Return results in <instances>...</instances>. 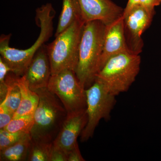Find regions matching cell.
<instances>
[{"instance_id":"obj_1","label":"cell","mask_w":161,"mask_h":161,"mask_svg":"<svg viewBox=\"0 0 161 161\" xmlns=\"http://www.w3.org/2000/svg\"><path fill=\"white\" fill-rule=\"evenodd\" d=\"M55 11L52 4L47 3L36 10V22L40 28L39 37L35 43L27 49L21 50L10 47L9 40L11 34L2 35L0 38L1 58L18 76L24 75L27 67L37 52L53 35V20Z\"/></svg>"},{"instance_id":"obj_2","label":"cell","mask_w":161,"mask_h":161,"mask_svg":"<svg viewBox=\"0 0 161 161\" xmlns=\"http://www.w3.org/2000/svg\"><path fill=\"white\" fill-rule=\"evenodd\" d=\"M106 26L99 21L86 22L84 26L75 74L86 89L93 84L99 72Z\"/></svg>"},{"instance_id":"obj_3","label":"cell","mask_w":161,"mask_h":161,"mask_svg":"<svg viewBox=\"0 0 161 161\" xmlns=\"http://www.w3.org/2000/svg\"><path fill=\"white\" fill-rule=\"evenodd\" d=\"M39 103L33 115L31 138L53 142L67 115L66 110L57 95L47 87L37 90Z\"/></svg>"},{"instance_id":"obj_4","label":"cell","mask_w":161,"mask_h":161,"mask_svg":"<svg viewBox=\"0 0 161 161\" xmlns=\"http://www.w3.org/2000/svg\"><path fill=\"white\" fill-rule=\"evenodd\" d=\"M139 55L125 52L113 56L99 71L95 79L99 80L112 95L126 92L140 70Z\"/></svg>"},{"instance_id":"obj_5","label":"cell","mask_w":161,"mask_h":161,"mask_svg":"<svg viewBox=\"0 0 161 161\" xmlns=\"http://www.w3.org/2000/svg\"><path fill=\"white\" fill-rule=\"evenodd\" d=\"M85 22L82 19L75 21L56 36L47 46L52 75L65 69L75 72L78 64L79 46Z\"/></svg>"},{"instance_id":"obj_6","label":"cell","mask_w":161,"mask_h":161,"mask_svg":"<svg viewBox=\"0 0 161 161\" xmlns=\"http://www.w3.org/2000/svg\"><path fill=\"white\" fill-rule=\"evenodd\" d=\"M87 122L80 135L82 142L94 135L95 129L102 119H110L111 112L115 103V96L112 95L99 80L86 89Z\"/></svg>"},{"instance_id":"obj_7","label":"cell","mask_w":161,"mask_h":161,"mask_svg":"<svg viewBox=\"0 0 161 161\" xmlns=\"http://www.w3.org/2000/svg\"><path fill=\"white\" fill-rule=\"evenodd\" d=\"M47 87L59 98L67 115L86 109V89L80 84L74 71L65 69L52 75Z\"/></svg>"},{"instance_id":"obj_8","label":"cell","mask_w":161,"mask_h":161,"mask_svg":"<svg viewBox=\"0 0 161 161\" xmlns=\"http://www.w3.org/2000/svg\"><path fill=\"white\" fill-rule=\"evenodd\" d=\"M154 14L155 11L139 5L123 15L126 40L132 53L140 55L142 52L144 43L142 35L150 27Z\"/></svg>"},{"instance_id":"obj_9","label":"cell","mask_w":161,"mask_h":161,"mask_svg":"<svg viewBox=\"0 0 161 161\" xmlns=\"http://www.w3.org/2000/svg\"><path fill=\"white\" fill-rule=\"evenodd\" d=\"M82 19L85 23L99 21L106 26L118 19L124 9L111 0H78Z\"/></svg>"},{"instance_id":"obj_10","label":"cell","mask_w":161,"mask_h":161,"mask_svg":"<svg viewBox=\"0 0 161 161\" xmlns=\"http://www.w3.org/2000/svg\"><path fill=\"white\" fill-rule=\"evenodd\" d=\"M87 122L86 109L67 115L60 131L53 142L54 146L68 153L78 145L77 139Z\"/></svg>"},{"instance_id":"obj_11","label":"cell","mask_w":161,"mask_h":161,"mask_svg":"<svg viewBox=\"0 0 161 161\" xmlns=\"http://www.w3.org/2000/svg\"><path fill=\"white\" fill-rule=\"evenodd\" d=\"M23 76L32 91L47 87L52 76L47 45H43L37 52Z\"/></svg>"},{"instance_id":"obj_12","label":"cell","mask_w":161,"mask_h":161,"mask_svg":"<svg viewBox=\"0 0 161 161\" xmlns=\"http://www.w3.org/2000/svg\"><path fill=\"white\" fill-rule=\"evenodd\" d=\"M125 52L131 53L126 40L122 16L111 24L106 26L103 50L99 63V72L109 59L115 55Z\"/></svg>"},{"instance_id":"obj_13","label":"cell","mask_w":161,"mask_h":161,"mask_svg":"<svg viewBox=\"0 0 161 161\" xmlns=\"http://www.w3.org/2000/svg\"><path fill=\"white\" fill-rule=\"evenodd\" d=\"M16 80L21 92V103L19 108L14 113L13 118L24 115H33L39 103V95L31 89L23 75L21 77L18 76Z\"/></svg>"},{"instance_id":"obj_14","label":"cell","mask_w":161,"mask_h":161,"mask_svg":"<svg viewBox=\"0 0 161 161\" xmlns=\"http://www.w3.org/2000/svg\"><path fill=\"white\" fill-rule=\"evenodd\" d=\"M81 19H82L81 10L78 0H63L62 11L59 17L55 37L69 27L75 21Z\"/></svg>"},{"instance_id":"obj_15","label":"cell","mask_w":161,"mask_h":161,"mask_svg":"<svg viewBox=\"0 0 161 161\" xmlns=\"http://www.w3.org/2000/svg\"><path fill=\"white\" fill-rule=\"evenodd\" d=\"M31 142L29 133L16 143L0 151V161H27Z\"/></svg>"},{"instance_id":"obj_16","label":"cell","mask_w":161,"mask_h":161,"mask_svg":"<svg viewBox=\"0 0 161 161\" xmlns=\"http://www.w3.org/2000/svg\"><path fill=\"white\" fill-rule=\"evenodd\" d=\"M18 76L12 72L8 73L6 78V83L8 86L6 98L2 102L10 111L14 113L19 108L21 103V92L17 83Z\"/></svg>"},{"instance_id":"obj_17","label":"cell","mask_w":161,"mask_h":161,"mask_svg":"<svg viewBox=\"0 0 161 161\" xmlns=\"http://www.w3.org/2000/svg\"><path fill=\"white\" fill-rule=\"evenodd\" d=\"M53 146V142L31 138L27 161H49Z\"/></svg>"},{"instance_id":"obj_18","label":"cell","mask_w":161,"mask_h":161,"mask_svg":"<svg viewBox=\"0 0 161 161\" xmlns=\"http://www.w3.org/2000/svg\"><path fill=\"white\" fill-rule=\"evenodd\" d=\"M34 125L33 115H24L13 118L4 129L11 132L30 133Z\"/></svg>"},{"instance_id":"obj_19","label":"cell","mask_w":161,"mask_h":161,"mask_svg":"<svg viewBox=\"0 0 161 161\" xmlns=\"http://www.w3.org/2000/svg\"><path fill=\"white\" fill-rule=\"evenodd\" d=\"M29 133L8 132L5 129L0 130V151L16 143Z\"/></svg>"},{"instance_id":"obj_20","label":"cell","mask_w":161,"mask_h":161,"mask_svg":"<svg viewBox=\"0 0 161 161\" xmlns=\"http://www.w3.org/2000/svg\"><path fill=\"white\" fill-rule=\"evenodd\" d=\"M11 69L6 62L0 57V102H2L6 98L8 86L6 83V76Z\"/></svg>"},{"instance_id":"obj_21","label":"cell","mask_w":161,"mask_h":161,"mask_svg":"<svg viewBox=\"0 0 161 161\" xmlns=\"http://www.w3.org/2000/svg\"><path fill=\"white\" fill-rule=\"evenodd\" d=\"M14 115L13 113L10 111L3 103L0 104V130L3 129L9 124L13 119Z\"/></svg>"},{"instance_id":"obj_22","label":"cell","mask_w":161,"mask_h":161,"mask_svg":"<svg viewBox=\"0 0 161 161\" xmlns=\"http://www.w3.org/2000/svg\"><path fill=\"white\" fill-rule=\"evenodd\" d=\"M67 153L53 144L50 155L49 161H67Z\"/></svg>"},{"instance_id":"obj_23","label":"cell","mask_w":161,"mask_h":161,"mask_svg":"<svg viewBox=\"0 0 161 161\" xmlns=\"http://www.w3.org/2000/svg\"><path fill=\"white\" fill-rule=\"evenodd\" d=\"M85 160L81 155L78 145L68 153L67 161H84Z\"/></svg>"},{"instance_id":"obj_24","label":"cell","mask_w":161,"mask_h":161,"mask_svg":"<svg viewBox=\"0 0 161 161\" xmlns=\"http://www.w3.org/2000/svg\"><path fill=\"white\" fill-rule=\"evenodd\" d=\"M161 4V0H141L140 5L152 11H155L156 6Z\"/></svg>"},{"instance_id":"obj_25","label":"cell","mask_w":161,"mask_h":161,"mask_svg":"<svg viewBox=\"0 0 161 161\" xmlns=\"http://www.w3.org/2000/svg\"><path fill=\"white\" fill-rule=\"evenodd\" d=\"M140 1L141 0H129L128 3H127L126 6L124 9L123 15L126 14L132 8L140 5Z\"/></svg>"}]
</instances>
